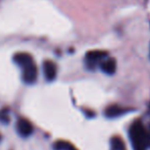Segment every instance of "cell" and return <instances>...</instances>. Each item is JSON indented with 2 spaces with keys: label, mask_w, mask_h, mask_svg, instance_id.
<instances>
[{
  "label": "cell",
  "mask_w": 150,
  "mask_h": 150,
  "mask_svg": "<svg viewBox=\"0 0 150 150\" xmlns=\"http://www.w3.org/2000/svg\"><path fill=\"white\" fill-rule=\"evenodd\" d=\"M130 139L134 150H147L149 147L148 133L140 120H136L130 128Z\"/></svg>",
  "instance_id": "cell-1"
},
{
  "label": "cell",
  "mask_w": 150,
  "mask_h": 150,
  "mask_svg": "<svg viewBox=\"0 0 150 150\" xmlns=\"http://www.w3.org/2000/svg\"><path fill=\"white\" fill-rule=\"evenodd\" d=\"M107 56V53L105 51L101 50H94V51H89L86 54V64L90 69H94L96 64H98L100 61H102Z\"/></svg>",
  "instance_id": "cell-2"
},
{
  "label": "cell",
  "mask_w": 150,
  "mask_h": 150,
  "mask_svg": "<svg viewBox=\"0 0 150 150\" xmlns=\"http://www.w3.org/2000/svg\"><path fill=\"white\" fill-rule=\"evenodd\" d=\"M16 131L22 137H28L33 133V126L28 120L18 119L16 122Z\"/></svg>",
  "instance_id": "cell-3"
},
{
  "label": "cell",
  "mask_w": 150,
  "mask_h": 150,
  "mask_svg": "<svg viewBox=\"0 0 150 150\" xmlns=\"http://www.w3.org/2000/svg\"><path fill=\"white\" fill-rule=\"evenodd\" d=\"M23 80L27 84H33L37 80V67L33 63L24 67V74H23Z\"/></svg>",
  "instance_id": "cell-4"
},
{
  "label": "cell",
  "mask_w": 150,
  "mask_h": 150,
  "mask_svg": "<svg viewBox=\"0 0 150 150\" xmlns=\"http://www.w3.org/2000/svg\"><path fill=\"white\" fill-rule=\"evenodd\" d=\"M43 73L47 81H53L56 77V65L50 60L45 61L43 63Z\"/></svg>",
  "instance_id": "cell-5"
},
{
  "label": "cell",
  "mask_w": 150,
  "mask_h": 150,
  "mask_svg": "<svg viewBox=\"0 0 150 150\" xmlns=\"http://www.w3.org/2000/svg\"><path fill=\"white\" fill-rule=\"evenodd\" d=\"M100 69L103 73L107 74V75H112L115 74V69H117V63L113 58H107V59H103L100 63Z\"/></svg>",
  "instance_id": "cell-6"
},
{
  "label": "cell",
  "mask_w": 150,
  "mask_h": 150,
  "mask_svg": "<svg viewBox=\"0 0 150 150\" xmlns=\"http://www.w3.org/2000/svg\"><path fill=\"white\" fill-rule=\"evenodd\" d=\"M13 60L16 64H18L21 67H26L27 65L33 63V58L28 53H18L13 56Z\"/></svg>",
  "instance_id": "cell-7"
},
{
  "label": "cell",
  "mask_w": 150,
  "mask_h": 150,
  "mask_svg": "<svg viewBox=\"0 0 150 150\" xmlns=\"http://www.w3.org/2000/svg\"><path fill=\"white\" fill-rule=\"evenodd\" d=\"M127 112V108L120 107L119 105H111V106L107 107L105 110V115L109 119H113V117H120L122 115Z\"/></svg>",
  "instance_id": "cell-8"
},
{
  "label": "cell",
  "mask_w": 150,
  "mask_h": 150,
  "mask_svg": "<svg viewBox=\"0 0 150 150\" xmlns=\"http://www.w3.org/2000/svg\"><path fill=\"white\" fill-rule=\"evenodd\" d=\"M110 145L112 150H126L124 141L119 136H115L110 139Z\"/></svg>",
  "instance_id": "cell-9"
},
{
  "label": "cell",
  "mask_w": 150,
  "mask_h": 150,
  "mask_svg": "<svg viewBox=\"0 0 150 150\" xmlns=\"http://www.w3.org/2000/svg\"><path fill=\"white\" fill-rule=\"evenodd\" d=\"M54 149L55 150H77L69 142L67 141H57L54 143Z\"/></svg>",
  "instance_id": "cell-10"
},
{
  "label": "cell",
  "mask_w": 150,
  "mask_h": 150,
  "mask_svg": "<svg viewBox=\"0 0 150 150\" xmlns=\"http://www.w3.org/2000/svg\"><path fill=\"white\" fill-rule=\"evenodd\" d=\"M0 122L4 125L9 122V110H8V108H3L0 110Z\"/></svg>",
  "instance_id": "cell-11"
},
{
  "label": "cell",
  "mask_w": 150,
  "mask_h": 150,
  "mask_svg": "<svg viewBox=\"0 0 150 150\" xmlns=\"http://www.w3.org/2000/svg\"><path fill=\"white\" fill-rule=\"evenodd\" d=\"M147 133H148V143H149V146H150V130L147 131Z\"/></svg>",
  "instance_id": "cell-12"
},
{
  "label": "cell",
  "mask_w": 150,
  "mask_h": 150,
  "mask_svg": "<svg viewBox=\"0 0 150 150\" xmlns=\"http://www.w3.org/2000/svg\"><path fill=\"white\" fill-rule=\"evenodd\" d=\"M0 140H1V136H0Z\"/></svg>",
  "instance_id": "cell-13"
}]
</instances>
